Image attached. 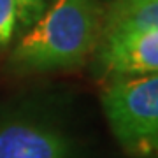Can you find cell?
<instances>
[{
	"label": "cell",
	"instance_id": "cell-1",
	"mask_svg": "<svg viewBox=\"0 0 158 158\" xmlns=\"http://www.w3.org/2000/svg\"><path fill=\"white\" fill-rule=\"evenodd\" d=\"M97 0H53L14 49L12 60L32 70L77 67L102 34Z\"/></svg>",
	"mask_w": 158,
	"mask_h": 158
},
{
	"label": "cell",
	"instance_id": "cell-2",
	"mask_svg": "<svg viewBox=\"0 0 158 158\" xmlns=\"http://www.w3.org/2000/svg\"><path fill=\"white\" fill-rule=\"evenodd\" d=\"M102 107L125 151L158 158V72L113 77L102 91Z\"/></svg>",
	"mask_w": 158,
	"mask_h": 158
},
{
	"label": "cell",
	"instance_id": "cell-3",
	"mask_svg": "<svg viewBox=\"0 0 158 158\" xmlns=\"http://www.w3.org/2000/svg\"><path fill=\"white\" fill-rule=\"evenodd\" d=\"M98 63L102 70L113 77L158 72V30L104 40Z\"/></svg>",
	"mask_w": 158,
	"mask_h": 158
},
{
	"label": "cell",
	"instance_id": "cell-4",
	"mask_svg": "<svg viewBox=\"0 0 158 158\" xmlns=\"http://www.w3.org/2000/svg\"><path fill=\"white\" fill-rule=\"evenodd\" d=\"M70 144L58 130L14 121L0 127V158H69Z\"/></svg>",
	"mask_w": 158,
	"mask_h": 158
},
{
	"label": "cell",
	"instance_id": "cell-5",
	"mask_svg": "<svg viewBox=\"0 0 158 158\" xmlns=\"http://www.w3.org/2000/svg\"><path fill=\"white\" fill-rule=\"evenodd\" d=\"M148 30H158V0H144L125 6L111 4L102 19L104 40Z\"/></svg>",
	"mask_w": 158,
	"mask_h": 158
},
{
	"label": "cell",
	"instance_id": "cell-6",
	"mask_svg": "<svg viewBox=\"0 0 158 158\" xmlns=\"http://www.w3.org/2000/svg\"><path fill=\"white\" fill-rule=\"evenodd\" d=\"M53 0H16V19L23 28H30Z\"/></svg>",
	"mask_w": 158,
	"mask_h": 158
},
{
	"label": "cell",
	"instance_id": "cell-7",
	"mask_svg": "<svg viewBox=\"0 0 158 158\" xmlns=\"http://www.w3.org/2000/svg\"><path fill=\"white\" fill-rule=\"evenodd\" d=\"M16 27V0H0V46L11 40Z\"/></svg>",
	"mask_w": 158,
	"mask_h": 158
},
{
	"label": "cell",
	"instance_id": "cell-8",
	"mask_svg": "<svg viewBox=\"0 0 158 158\" xmlns=\"http://www.w3.org/2000/svg\"><path fill=\"white\" fill-rule=\"evenodd\" d=\"M135 2H144V0H114L113 6H125V4H135Z\"/></svg>",
	"mask_w": 158,
	"mask_h": 158
}]
</instances>
